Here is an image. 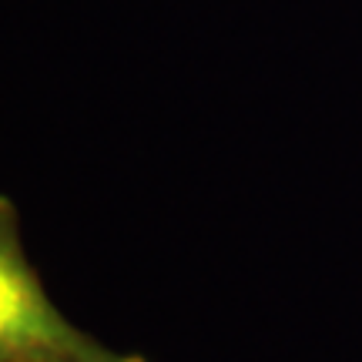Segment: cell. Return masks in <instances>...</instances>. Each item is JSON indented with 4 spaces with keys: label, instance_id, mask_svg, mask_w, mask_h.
<instances>
[{
    "label": "cell",
    "instance_id": "1",
    "mask_svg": "<svg viewBox=\"0 0 362 362\" xmlns=\"http://www.w3.org/2000/svg\"><path fill=\"white\" fill-rule=\"evenodd\" d=\"M0 362H144L74 325L54 305L21 242L11 198L0 194Z\"/></svg>",
    "mask_w": 362,
    "mask_h": 362
}]
</instances>
